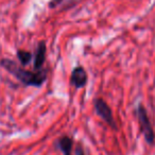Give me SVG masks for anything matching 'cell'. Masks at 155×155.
<instances>
[{
  "label": "cell",
  "mask_w": 155,
  "mask_h": 155,
  "mask_svg": "<svg viewBox=\"0 0 155 155\" xmlns=\"http://www.w3.org/2000/svg\"><path fill=\"white\" fill-rule=\"evenodd\" d=\"M0 66L3 67L13 77H15L25 86L41 87L47 80V69H45V70L41 69V70L38 71L26 70L11 58H1L0 60Z\"/></svg>",
  "instance_id": "1"
},
{
  "label": "cell",
  "mask_w": 155,
  "mask_h": 155,
  "mask_svg": "<svg viewBox=\"0 0 155 155\" xmlns=\"http://www.w3.org/2000/svg\"><path fill=\"white\" fill-rule=\"evenodd\" d=\"M136 117H137L138 124L140 127V132L143 135L147 143L152 146L155 142V132L153 130L152 123L148 116L147 110L142 104H138L136 107Z\"/></svg>",
  "instance_id": "2"
},
{
  "label": "cell",
  "mask_w": 155,
  "mask_h": 155,
  "mask_svg": "<svg viewBox=\"0 0 155 155\" xmlns=\"http://www.w3.org/2000/svg\"><path fill=\"white\" fill-rule=\"evenodd\" d=\"M94 107H95V113L113 130H117V124L115 121L114 115H113L112 108L110 107L105 100L102 98H97L94 101Z\"/></svg>",
  "instance_id": "3"
},
{
  "label": "cell",
  "mask_w": 155,
  "mask_h": 155,
  "mask_svg": "<svg viewBox=\"0 0 155 155\" xmlns=\"http://www.w3.org/2000/svg\"><path fill=\"white\" fill-rule=\"evenodd\" d=\"M87 72L83 66H75L70 74V84L75 88H83L87 84Z\"/></svg>",
  "instance_id": "4"
},
{
  "label": "cell",
  "mask_w": 155,
  "mask_h": 155,
  "mask_svg": "<svg viewBox=\"0 0 155 155\" xmlns=\"http://www.w3.org/2000/svg\"><path fill=\"white\" fill-rule=\"evenodd\" d=\"M46 54H47V45L44 41H39L35 49V53L33 55V67L36 71L41 70L46 61Z\"/></svg>",
  "instance_id": "5"
},
{
  "label": "cell",
  "mask_w": 155,
  "mask_h": 155,
  "mask_svg": "<svg viewBox=\"0 0 155 155\" xmlns=\"http://www.w3.org/2000/svg\"><path fill=\"white\" fill-rule=\"evenodd\" d=\"M56 147L58 150L63 153V155H73L72 149H73V139L70 136L63 135L58 138L55 142Z\"/></svg>",
  "instance_id": "6"
},
{
  "label": "cell",
  "mask_w": 155,
  "mask_h": 155,
  "mask_svg": "<svg viewBox=\"0 0 155 155\" xmlns=\"http://www.w3.org/2000/svg\"><path fill=\"white\" fill-rule=\"evenodd\" d=\"M32 58H33V55L31 52L27 51V50H22V49L17 50V58L21 66H27V65L30 64V62L32 61Z\"/></svg>",
  "instance_id": "7"
},
{
  "label": "cell",
  "mask_w": 155,
  "mask_h": 155,
  "mask_svg": "<svg viewBox=\"0 0 155 155\" xmlns=\"http://www.w3.org/2000/svg\"><path fill=\"white\" fill-rule=\"evenodd\" d=\"M73 155H85V151L81 143L77 144V147H75V149H74V154Z\"/></svg>",
  "instance_id": "8"
},
{
  "label": "cell",
  "mask_w": 155,
  "mask_h": 155,
  "mask_svg": "<svg viewBox=\"0 0 155 155\" xmlns=\"http://www.w3.org/2000/svg\"><path fill=\"white\" fill-rule=\"evenodd\" d=\"M63 1H64V0H50L49 8L50 9H55V8H58Z\"/></svg>",
  "instance_id": "9"
}]
</instances>
